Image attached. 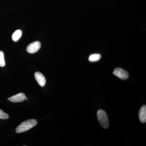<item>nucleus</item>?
Segmentation results:
<instances>
[{
  "label": "nucleus",
  "mask_w": 146,
  "mask_h": 146,
  "mask_svg": "<svg viewBox=\"0 0 146 146\" xmlns=\"http://www.w3.org/2000/svg\"><path fill=\"white\" fill-rule=\"evenodd\" d=\"M139 117L141 122L145 123L146 121V106L143 105L141 108L139 112Z\"/></svg>",
  "instance_id": "0eeeda50"
},
{
  "label": "nucleus",
  "mask_w": 146,
  "mask_h": 146,
  "mask_svg": "<svg viewBox=\"0 0 146 146\" xmlns=\"http://www.w3.org/2000/svg\"><path fill=\"white\" fill-rule=\"evenodd\" d=\"M101 56L99 54H94L89 56V60L91 62H96L100 59Z\"/></svg>",
  "instance_id": "1a4fd4ad"
},
{
  "label": "nucleus",
  "mask_w": 146,
  "mask_h": 146,
  "mask_svg": "<svg viewBox=\"0 0 146 146\" xmlns=\"http://www.w3.org/2000/svg\"><path fill=\"white\" fill-rule=\"evenodd\" d=\"M113 73L116 76L122 80L127 79L129 77L128 73L121 68H116Z\"/></svg>",
  "instance_id": "7ed1b4c3"
},
{
  "label": "nucleus",
  "mask_w": 146,
  "mask_h": 146,
  "mask_svg": "<svg viewBox=\"0 0 146 146\" xmlns=\"http://www.w3.org/2000/svg\"><path fill=\"white\" fill-rule=\"evenodd\" d=\"M9 117L7 113H5L1 110L0 109V119H8Z\"/></svg>",
  "instance_id": "9b49d317"
},
{
  "label": "nucleus",
  "mask_w": 146,
  "mask_h": 146,
  "mask_svg": "<svg viewBox=\"0 0 146 146\" xmlns=\"http://www.w3.org/2000/svg\"><path fill=\"white\" fill-rule=\"evenodd\" d=\"M5 65V61L3 52L1 51H0V67H3Z\"/></svg>",
  "instance_id": "9d476101"
},
{
  "label": "nucleus",
  "mask_w": 146,
  "mask_h": 146,
  "mask_svg": "<svg viewBox=\"0 0 146 146\" xmlns=\"http://www.w3.org/2000/svg\"><path fill=\"white\" fill-rule=\"evenodd\" d=\"M36 124L37 121L34 119L27 120L22 123L16 128V133H21L26 131L34 127Z\"/></svg>",
  "instance_id": "f257e3e1"
},
{
  "label": "nucleus",
  "mask_w": 146,
  "mask_h": 146,
  "mask_svg": "<svg viewBox=\"0 0 146 146\" xmlns=\"http://www.w3.org/2000/svg\"><path fill=\"white\" fill-rule=\"evenodd\" d=\"M35 80L40 86H44L46 84V78L43 74L40 72H36L35 74Z\"/></svg>",
  "instance_id": "423d86ee"
},
{
  "label": "nucleus",
  "mask_w": 146,
  "mask_h": 146,
  "mask_svg": "<svg viewBox=\"0 0 146 146\" xmlns=\"http://www.w3.org/2000/svg\"><path fill=\"white\" fill-rule=\"evenodd\" d=\"M25 98V95L23 93H21L9 98L8 100L10 102L17 103L24 101Z\"/></svg>",
  "instance_id": "39448f33"
},
{
  "label": "nucleus",
  "mask_w": 146,
  "mask_h": 146,
  "mask_svg": "<svg viewBox=\"0 0 146 146\" xmlns=\"http://www.w3.org/2000/svg\"><path fill=\"white\" fill-rule=\"evenodd\" d=\"M97 117L102 127L106 129L109 126V120L106 112L103 110H99L97 112Z\"/></svg>",
  "instance_id": "f03ea898"
},
{
  "label": "nucleus",
  "mask_w": 146,
  "mask_h": 146,
  "mask_svg": "<svg viewBox=\"0 0 146 146\" xmlns=\"http://www.w3.org/2000/svg\"><path fill=\"white\" fill-rule=\"evenodd\" d=\"M22 32L20 30H17L13 33L12 36V39L14 42H16L21 38Z\"/></svg>",
  "instance_id": "6e6552de"
},
{
  "label": "nucleus",
  "mask_w": 146,
  "mask_h": 146,
  "mask_svg": "<svg viewBox=\"0 0 146 146\" xmlns=\"http://www.w3.org/2000/svg\"><path fill=\"white\" fill-rule=\"evenodd\" d=\"M41 43L38 41L33 42L28 45L27 50L29 53L33 54L37 52L40 48Z\"/></svg>",
  "instance_id": "20e7f679"
}]
</instances>
